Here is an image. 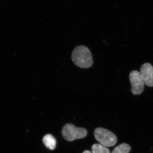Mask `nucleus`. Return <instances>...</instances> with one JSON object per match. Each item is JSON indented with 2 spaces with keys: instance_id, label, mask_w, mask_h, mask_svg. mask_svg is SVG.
Segmentation results:
<instances>
[{
  "instance_id": "f257e3e1",
  "label": "nucleus",
  "mask_w": 153,
  "mask_h": 153,
  "mask_svg": "<svg viewBox=\"0 0 153 153\" xmlns=\"http://www.w3.org/2000/svg\"><path fill=\"white\" fill-rule=\"evenodd\" d=\"M71 59L76 66L80 68H90L93 64L92 55L89 49L84 46H77L71 54Z\"/></svg>"
},
{
  "instance_id": "f03ea898",
  "label": "nucleus",
  "mask_w": 153,
  "mask_h": 153,
  "mask_svg": "<svg viewBox=\"0 0 153 153\" xmlns=\"http://www.w3.org/2000/svg\"><path fill=\"white\" fill-rule=\"evenodd\" d=\"M63 138L68 142L82 139L86 137L87 131L83 128H76L71 124H66L63 126L62 130Z\"/></svg>"
},
{
  "instance_id": "7ed1b4c3",
  "label": "nucleus",
  "mask_w": 153,
  "mask_h": 153,
  "mask_svg": "<svg viewBox=\"0 0 153 153\" xmlns=\"http://www.w3.org/2000/svg\"><path fill=\"white\" fill-rule=\"evenodd\" d=\"M94 135L96 140L104 146H113L117 142V138L115 135L106 129L101 128L95 129Z\"/></svg>"
},
{
  "instance_id": "20e7f679",
  "label": "nucleus",
  "mask_w": 153,
  "mask_h": 153,
  "mask_svg": "<svg viewBox=\"0 0 153 153\" xmlns=\"http://www.w3.org/2000/svg\"><path fill=\"white\" fill-rule=\"evenodd\" d=\"M132 93L135 95L141 94L144 89V82L141 74L138 71L134 70L129 74Z\"/></svg>"
},
{
  "instance_id": "39448f33",
  "label": "nucleus",
  "mask_w": 153,
  "mask_h": 153,
  "mask_svg": "<svg viewBox=\"0 0 153 153\" xmlns=\"http://www.w3.org/2000/svg\"><path fill=\"white\" fill-rule=\"evenodd\" d=\"M140 74L144 83L149 87H153V67L149 63L143 64L140 68Z\"/></svg>"
},
{
  "instance_id": "423d86ee",
  "label": "nucleus",
  "mask_w": 153,
  "mask_h": 153,
  "mask_svg": "<svg viewBox=\"0 0 153 153\" xmlns=\"http://www.w3.org/2000/svg\"><path fill=\"white\" fill-rule=\"evenodd\" d=\"M42 141L46 147L49 150H53L56 148L57 141L55 138L52 135L50 134L45 135L43 137Z\"/></svg>"
},
{
  "instance_id": "0eeeda50",
  "label": "nucleus",
  "mask_w": 153,
  "mask_h": 153,
  "mask_svg": "<svg viewBox=\"0 0 153 153\" xmlns=\"http://www.w3.org/2000/svg\"><path fill=\"white\" fill-rule=\"evenodd\" d=\"M131 150L129 145L123 143L115 148L111 153H129Z\"/></svg>"
},
{
  "instance_id": "6e6552de",
  "label": "nucleus",
  "mask_w": 153,
  "mask_h": 153,
  "mask_svg": "<svg viewBox=\"0 0 153 153\" xmlns=\"http://www.w3.org/2000/svg\"><path fill=\"white\" fill-rule=\"evenodd\" d=\"M92 153H110L109 149L100 144H94L91 148Z\"/></svg>"
},
{
  "instance_id": "1a4fd4ad",
  "label": "nucleus",
  "mask_w": 153,
  "mask_h": 153,
  "mask_svg": "<svg viewBox=\"0 0 153 153\" xmlns=\"http://www.w3.org/2000/svg\"><path fill=\"white\" fill-rule=\"evenodd\" d=\"M82 153H92L91 152H90L88 150H85L84 151V152H83Z\"/></svg>"
}]
</instances>
